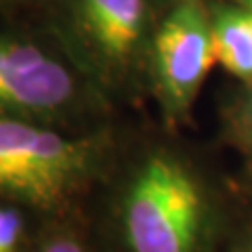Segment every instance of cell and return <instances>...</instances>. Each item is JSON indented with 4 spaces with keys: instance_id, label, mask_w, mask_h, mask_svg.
<instances>
[{
    "instance_id": "6",
    "label": "cell",
    "mask_w": 252,
    "mask_h": 252,
    "mask_svg": "<svg viewBox=\"0 0 252 252\" xmlns=\"http://www.w3.org/2000/svg\"><path fill=\"white\" fill-rule=\"evenodd\" d=\"M215 59L238 78H252V11L220 6L212 15Z\"/></svg>"
},
{
    "instance_id": "1",
    "label": "cell",
    "mask_w": 252,
    "mask_h": 252,
    "mask_svg": "<svg viewBox=\"0 0 252 252\" xmlns=\"http://www.w3.org/2000/svg\"><path fill=\"white\" fill-rule=\"evenodd\" d=\"M107 141L0 118V195L15 206L63 212L101 175Z\"/></svg>"
},
{
    "instance_id": "10",
    "label": "cell",
    "mask_w": 252,
    "mask_h": 252,
    "mask_svg": "<svg viewBox=\"0 0 252 252\" xmlns=\"http://www.w3.org/2000/svg\"><path fill=\"white\" fill-rule=\"evenodd\" d=\"M17 2H23V0H0V11H2V9H9V6L17 4Z\"/></svg>"
},
{
    "instance_id": "4",
    "label": "cell",
    "mask_w": 252,
    "mask_h": 252,
    "mask_svg": "<svg viewBox=\"0 0 252 252\" xmlns=\"http://www.w3.org/2000/svg\"><path fill=\"white\" fill-rule=\"evenodd\" d=\"M93 94L99 93L57 44L0 32V118L69 126L86 114Z\"/></svg>"
},
{
    "instance_id": "11",
    "label": "cell",
    "mask_w": 252,
    "mask_h": 252,
    "mask_svg": "<svg viewBox=\"0 0 252 252\" xmlns=\"http://www.w3.org/2000/svg\"><path fill=\"white\" fill-rule=\"evenodd\" d=\"M238 2H240V6H244V9L252 11V0H238Z\"/></svg>"
},
{
    "instance_id": "8",
    "label": "cell",
    "mask_w": 252,
    "mask_h": 252,
    "mask_svg": "<svg viewBox=\"0 0 252 252\" xmlns=\"http://www.w3.org/2000/svg\"><path fill=\"white\" fill-rule=\"evenodd\" d=\"M30 252H91V250L86 248L84 240L74 229L57 227L51 233H46Z\"/></svg>"
},
{
    "instance_id": "3",
    "label": "cell",
    "mask_w": 252,
    "mask_h": 252,
    "mask_svg": "<svg viewBox=\"0 0 252 252\" xmlns=\"http://www.w3.org/2000/svg\"><path fill=\"white\" fill-rule=\"evenodd\" d=\"M206 200L198 177L170 152H154L126 181L120 231L128 252H198Z\"/></svg>"
},
{
    "instance_id": "7",
    "label": "cell",
    "mask_w": 252,
    "mask_h": 252,
    "mask_svg": "<svg viewBox=\"0 0 252 252\" xmlns=\"http://www.w3.org/2000/svg\"><path fill=\"white\" fill-rule=\"evenodd\" d=\"M26 219L19 206L0 204V252L26 250Z\"/></svg>"
},
{
    "instance_id": "2",
    "label": "cell",
    "mask_w": 252,
    "mask_h": 252,
    "mask_svg": "<svg viewBox=\"0 0 252 252\" xmlns=\"http://www.w3.org/2000/svg\"><path fill=\"white\" fill-rule=\"evenodd\" d=\"M55 44L94 91L124 86L152 53L154 0H44Z\"/></svg>"
},
{
    "instance_id": "9",
    "label": "cell",
    "mask_w": 252,
    "mask_h": 252,
    "mask_svg": "<svg viewBox=\"0 0 252 252\" xmlns=\"http://www.w3.org/2000/svg\"><path fill=\"white\" fill-rule=\"evenodd\" d=\"M246 126H248V132L252 135V101L248 103V109H246Z\"/></svg>"
},
{
    "instance_id": "5",
    "label": "cell",
    "mask_w": 252,
    "mask_h": 252,
    "mask_svg": "<svg viewBox=\"0 0 252 252\" xmlns=\"http://www.w3.org/2000/svg\"><path fill=\"white\" fill-rule=\"evenodd\" d=\"M215 63L206 0H172L158 23L149 53L156 94L170 122L187 116Z\"/></svg>"
}]
</instances>
